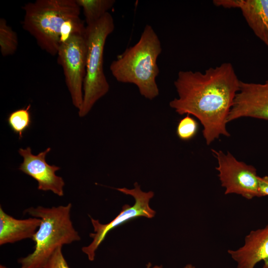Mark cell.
<instances>
[{
    "label": "cell",
    "mask_w": 268,
    "mask_h": 268,
    "mask_svg": "<svg viewBox=\"0 0 268 268\" xmlns=\"http://www.w3.org/2000/svg\"><path fill=\"white\" fill-rule=\"evenodd\" d=\"M240 80L232 64L225 62L204 72L181 70L174 84L178 98L169 106L179 115L197 118L207 145L221 135L229 136L227 119Z\"/></svg>",
    "instance_id": "1"
},
{
    "label": "cell",
    "mask_w": 268,
    "mask_h": 268,
    "mask_svg": "<svg viewBox=\"0 0 268 268\" xmlns=\"http://www.w3.org/2000/svg\"><path fill=\"white\" fill-rule=\"evenodd\" d=\"M51 151L48 147L37 155L32 153L30 147L20 148L18 152L23 158L18 169L35 180L38 183V189L43 191H51L59 197L64 195L65 182L62 177L56 174L60 168L55 165L49 164L46 157Z\"/></svg>",
    "instance_id": "10"
},
{
    "label": "cell",
    "mask_w": 268,
    "mask_h": 268,
    "mask_svg": "<svg viewBox=\"0 0 268 268\" xmlns=\"http://www.w3.org/2000/svg\"><path fill=\"white\" fill-rule=\"evenodd\" d=\"M41 220L31 217L16 219L4 212L0 206V245L14 243L26 239H32Z\"/></svg>",
    "instance_id": "13"
},
{
    "label": "cell",
    "mask_w": 268,
    "mask_h": 268,
    "mask_svg": "<svg viewBox=\"0 0 268 268\" xmlns=\"http://www.w3.org/2000/svg\"><path fill=\"white\" fill-rule=\"evenodd\" d=\"M228 253L236 262L237 268H255L261 261L264 262L263 268H268V224L251 231L242 246L228 250Z\"/></svg>",
    "instance_id": "11"
},
{
    "label": "cell",
    "mask_w": 268,
    "mask_h": 268,
    "mask_svg": "<svg viewBox=\"0 0 268 268\" xmlns=\"http://www.w3.org/2000/svg\"><path fill=\"white\" fill-rule=\"evenodd\" d=\"M243 117L268 120V79L263 83L240 81L227 122Z\"/></svg>",
    "instance_id": "9"
},
{
    "label": "cell",
    "mask_w": 268,
    "mask_h": 268,
    "mask_svg": "<svg viewBox=\"0 0 268 268\" xmlns=\"http://www.w3.org/2000/svg\"><path fill=\"white\" fill-rule=\"evenodd\" d=\"M211 151L218 162L216 167L225 195L235 194L251 200L259 197V176L252 165L238 161L230 152Z\"/></svg>",
    "instance_id": "8"
},
{
    "label": "cell",
    "mask_w": 268,
    "mask_h": 268,
    "mask_svg": "<svg viewBox=\"0 0 268 268\" xmlns=\"http://www.w3.org/2000/svg\"><path fill=\"white\" fill-rule=\"evenodd\" d=\"M72 205L45 207H30L24 214L41 219V224L34 235L33 252L18 259L21 268H45L48 261L59 247L81 239L71 220Z\"/></svg>",
    "instance_id": "4"
},
{
    "label": "cell",
    "mask_w": 268,
    "mask_h": 268,
    "mask_svg": "<svg viewBox=\"0 0 268 268\" xmlns=\"http://www.w3.org/2000/svg\"><path fill=\"white\" fill-rule=\"evenodd\" d=\"M31 105L14 110L8 115L7 122L11 131L21 139L32 124Z\"/></svg>",
    "instance_id": "15"
},
{
    "label": "cell",
    "mask_w": 268,
    "mask_h": 268,
    "mask_svg": "<svg viewBox=\"0 0 268 268\" xmlns=\"http://www.w3.org/2000/svg\"><path fill=\"white\" fill-rule=\"evenodd\" d=\"M161 52L157 34L151 25H146L138 42L112 62L110 71L117 81L134 84L142 96L152 100L159 95L156 78Z\"/></svg>",
    "instance_id": "3"
},
{
    "label": "cell",
    "mask_w": 268,
    "mask_h": 268,
    "mask_svg": "<svg viewBox=\"0 0 268 268\" xmlns=\"http://www.w3.org/2000/svg\"><path fill=\"white\" fill-rule=\"evenodd\" d=\"M145 268H162V266H157L155 265L154 266H152V265L150 263H148Z\"/></svg>",
    "instance_id": "20"
},
{
    "label": "cell",
    "mask_w": 268,
    "mask_h": 268,
    "mask_svg": "<svg viewBox=\"0 0 268 268\" xmlns=\"http://www.w3.org/2000/svg\"><path fill=\"white\" fill-rule=\"evenodd\" d=\"M229 8H238L256 36L268 47V0H230Z\"/></svg>",
    "instance_id": "12"
},
{
    "label": "cell",
    "mask_w": 268,
    "mask_h": 268,
    "mask_svg": "<svg viewBox=\"0 0 268 268\" xmlns=\"http://www.w3.org/2000/svg\"><path fill=\"white\" fill-rule=\"evenodd\" d=\"M22 8L23 28L42 50L52 56L57 55L61 44L72 35L85 32L81 8L75 0H36Z\"/></svg>",
    "instance_id": "2"
},
{
    "label": "cell",
    "mask_w": 268,
    "mask_h": 268,
    "mask_svg": "<svg viewBox=\"0 0 268 268\" xmlns=\"http://www.w3.org/2000/svg\"><path fill=\"white\" fill-rule=\"evenodd\" d=\"M183 268H196L194 265L189 264L184 266Z\"/></svg>",
    "instance_id": "21"
},
{
    "label": "cell",
    "mask_w": 268,
    "mask_h": 268,
    "mask_svg": "<svg viewBox=\"0 0 268 268\" xmlns=\"http://www.w3.org/2000/svg\"><path fill=\"white\" fill-rule=\"evenodd\" d=\"M199 125L197 121L190 115L181 119L177 125L176 134L182 140L188 141L193 138L198 131Z\"/></svg>",
    "instance_id": "17"
},
{
    "label": "cell",
    "mask_w": 268,
    "mask_h": 268,
    "mask_svg": "<svg viewBox=\"0 0 268 268\" xmlns=\"http://www.w3.org/2000/svg\"><path fill=\"white\" fill-rule=\"evenodd\" d=\"M18 38L16 32L3 18H0V51L3 57L13 55L17 50Z\"/></svg>",
    "instance_id": "16"
},
{
    "label": "cell",
    "mask_w": 268,
    "mask_h": 268,
    "mask_svg": "<svg viewBox=\"0 0 268 268\" xmlns=\"http://www.w3.org/2000/svg\"><path fill=\"white\" fill-rule=\"evenodd\" d=\"M82 9L86 25L99 20L105 14L109 12L114 5V0H75Z\"/></svg>",
    "instance_id": "14"
},
{
    "label": "cell",
    "mask_w": 268,
    "mask_h": 268,
    "mask_svg": "<svg viewBox=\"0 0 268 268\" xmlns=\"http://www.w3.org/2000/svg\"><path fill=\"white\" fill-rule=\"evenodd\" d=\"M134 188L132 189L126 188L117 189L126 195L132 196L135 200V202L132 206L125 204L120 213L110 222L102 224L98 220L89 216L94 229V232L89 234L92 241L88 245L83 247L81 250L87 255L89 261L94 260L96 251L111 230L133 218L140 216L147 218L154 217L156 212L149 205V201L154 197V193L152 191H142L137 182L134 184Z\"/></svg>",
    "instance_id": "6"
},
{
    "label": "cell",
    "mask_w": 268,
    "mask_h": 268,
    "mask_svg": "<svg viewBox=\"0 0 268 268\" xmlns=\"http://www.w3.org/2000/svg\"><path fill=\"white\" fill-rule=\"evenodd\" d=\"M268 196V176L259 177V197Z\"/></svg>",
    "instance_id": "19"
},
{
    "label": "cell",
    "mask_w": 268,
    "mask_h": 268,
    "mask_svg": "<svg viewBox=\"0 0 268 268\" xmlns=\"http://www.w3.org/2000/svg\"><path fill=\"white\" fill-rule=\"evenodd\" d=\"M0 268H8L7 267L2 265H0ZM20 268H21V267Z\"/></svg>",
    "instance_id": "22"
},
{
    "label": "cell",
    "mask_w": 268,
    "mask_h": 268,
    "mask_svg": "<svg viewBox=\"0 0 268 268\" xmlns=\"http://www.w3.org/2000/svg\"><path fill=\"white\" fill-rule=\"evenodd\" d=\"M84 33L72 35L61 44L57 55V62L63 68L72 104L78 110L83 102L86 74V45Z\"/></svg>",
    "instance_id": "7"
},
{
    "label": "cell",
    "mask_w": 268,
    "mask_h": 268,
    "mask_svg": "<svg viewBox=\"0 0 268 268\" xmlns=\"http://www.w3.org/2000/svg\"><path fill=\"white\" fill-rule=\"evenodd\" d=\"M114 28V19L109 12L95 23L86 26V74L83 102L78 110L80 117L85 116L95 103L109 91V84L104 72L103 55L107 38Z\"/></svg>",
    "instance_id": "5"
},
{
    "label": "cell",
    "mask_w": 268,
    "mask_h": 268,
    "mask_svg": "<svg viewBox=\"0 0 268 268\" xmlns=\"http://www.w3.org/2000/svg\"><path fill=\"white\" fill-rule=\"evenodd\" d=\"M45 268H70L63 255L62 247L58 248L55 251Z\"/></svg>",
    "instance_id": "18"
}]
</instances>
